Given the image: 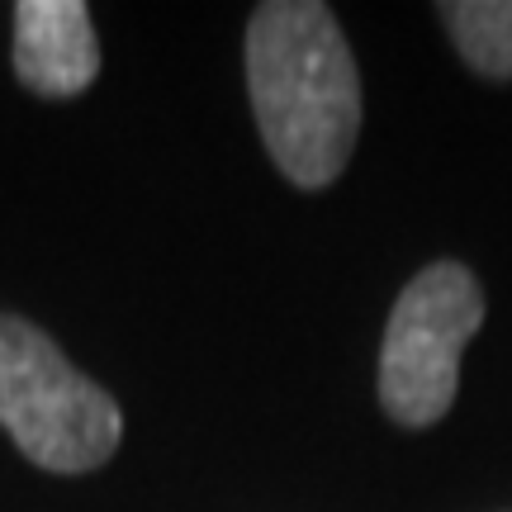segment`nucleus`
<instances>
[{"label": "nucleus", "mask_w": 512, "mask_h": 512, "mask_svg": "<svg viewBox=\"0 0 512 512\" xmlns=\"http://www.w3.org/2000/svg\"><path fill=\"white\" fill-rule=\"evenodd\" d=\"M484 323V290L460 261L422 266L394 299L380 347V403L399 427H432L460 389V351Z\"/></svg>", "instance_id": "obj_3"}, {"label": "nucleus", "mask_w": 512, "mask_h": 512, "mask_svg": "<svg viewBox=\"0 0 512 512\" xmlns=\"http://www.w3.org/2000/svg\"><path fill=\"white\" fill-rule=\"evenodd\" d=\"M15 76L34 95L72 100L100 76L91 10L81 0H19L15 5Z\"/></svg>", "instance_id": "obj_4"}, {"label": "nucleus", "mask_w": 512, "mask_h": 512, "mask_svg": "<svg viewBox=\"0 0 512 512\" xmlns=\"http://www.w3.org/2000/svg\"><path fill=\"white\" fill-rule=\"evenodd\" d=\"M465 67L489 81H512V0H451L437 5Z\"/></svg>", "instance_id": "obj_5"}, {"label": "nucleus", "mask_w": 512, "mask_h": 512, "mask_svg": "<svg viewBox=\"0 0 512 512\" xmlns=\"http://www.w3.org/2000/svg\"><path fill=\"white\" fill-rule=\"evenodd\" d=\"M0 427L38 470L86 475L119 451L124 413L48 332L0 313Z\"/></svg>", "instance_id": "obj_2"}, {"label": "nucleus", "mask_w": 512, "mask_h": 512, "mask_svg": "<svg viewBox=\"0 0 512 512\" xmlns=\"http://www.w3.org/2000/svg\"><path fill=\"white\" fill-rule=\"evenodd\" d=\"M247 91L261 143L299 190L342 176L361 133V72L318 0H266L247 19Z\"/></svg>", "instance_id": "obj_1"}]
</instances>
